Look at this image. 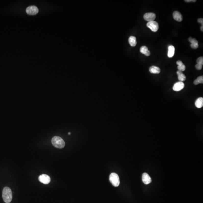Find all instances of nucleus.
<instances>
[{
	"label": "nucleus",
	"mask_w": 203,
	"mask_h": 203,
	"mask_svg": "<svg viewBox=\"0 0 203 203\" xmlns=\"http://www.w3.org/2000/svg\"><path fill=\"white\" fill-rule=\"evenodd\" d=\"M26 12L28 14L34 15L38 13V9L36 6L34 5L30 6L26 9Z\"/></svg>",
	"instance_id": "nucleus-5"
},
{
	"label": "nucleus",
	"mask_w": 203,
	"mask_h": 203,
	"mask_svg": "<svg viewBox=\"0 0 203 203\" xmlns=\"http://www.w3.org/2000/svg\"><path fill=\"white\" fill-rule=\"evenodd\" d=\"M2 198L4 202L10 203L12 201V192L9 187H5L2 191Z\"/></svg>",
	"instance_id": "nucleus-1"
},
{
	"label": "nucleus",
	"mask_w": 203,
	"mask_h": 203,
	"mask_svg": "<svg viewBox=\"0 0 203 203\" xmlns=\"http://www.w3.org/2000/svg\"><path fill=\"white\" fill-rule=\"evenodd\" d=\"M177 73L178 76V79L180 81L183 82L186 80V76L182 73V72L178 71L177 72Z\"/></svg>",
	"instance_id": "nucleus-16"
},
{
	"label": "nucleus",
	"mask_w": 203,
	"mask_h": 203,
	"mask_svg": "<svg viewBox=\"0 0 203 203\" xmlns=\"http://www.w3.org/2000/svg\"><path fill=\"white\" fill-rule=\"evenodd\" d=\"M128 41L129 43L132 47H135L137 45V40L135 36H130Z\"/></svg>",
	"instance_id": "nucleus-17"
},
{
	"label": "nucleus",
	"mask_w": 203,
	"mask_h": 203,
	"mask_svg": "<svg viewBox=\"0 0 203 203\" xmlns=\"http://www.w3.org/2000/svg\"><path fill=\"white\" fill-rule=\"evenodd\" d=\"M191 48H192L193 49H196L197 48H198L199 45L198 44H196V43H193V44H191L190 45Z\"/></svg>",
	"instance_id": "nucleus-21"
},
{
	"label": "nucleus",
	"mask_w": 203,
	"mask_h": 203,
	"mask_svg": "<svg viewBox=\"0 0 203 203\" xmlns=\"http://www.w3.org/2000/svg\"><path fill=\"white\" fill-rule=\"evenodd\" d=\"M144 19L148 21V22L154 21L155 19L156 15L153 12H148L145 13L143 16Z\"/></svg>",
	"instance_id": "nucleus-7"
},
{
	"label": "nucleus",
	"mask_w": 203,
	"mask_h": 203,
	"mask_svg": "<svg viewBox=\"0 0 203 203\" xmlns=\"http://www.w3.org/2000/svg\"><path fill=\"white\" fill-rule=\"evenodd\" d=\"M184 84L182 82L179 81L175 84L173 87V90L176 92H179L182 90L184 87Z\"/></svg>",
	"instance_id": "nucleus-8"
},
{
	"label": "nucleus",
	"mask_w": 203,
	"mask_h": 203,
	"mask_svg": "<svg viewBox=\"0 0 203 203\" xmlns=\"http://www.w3.org/2000/svg\"><path fill=\"white\" fill-rule=\"evenodd\" d=\"M196 69L198 70H201L202 67V65L200 64H197L195 66Z\"/></svg>",
	"instance_id": "nucleus-22"
},
{
	"label": "nucleus",
	"mask_w": 203,
	"mask_h": 203,
	"mask_svg": "<svg viewBox=\"0 0 203 203\" xmlns=\"http://www.w3.org/2000/svg\"><path fill=\"white\" fill-rule=\"evenodd\" d=\"M149 72L152 74H159L160 73V68L155 66H152L149 68Z\"/></svg>",
	"instance_id": "nucleus-11"
},
{
	"label": "nucleus",
	"mask_w": 203,
	"mask_h": 203,
	"mask_svg": "<svg viewBox=\"0 0 203 203\" xmlns=\"http://www.w3.org/2000/svg\"><path fill=\"white\" fill-rule=\"evenodd\" d=\"M195 105L197 108H201L203 106V98L199 97L195 101Z\"/></svg>",
	"instance_id": "nucleus-14"
},
{
	"label": "nucleus",
	"mask_w": 203,
	"mask_h": 203,
	"mask_svg": "<svg viewBox=\"0 0 203 203\" xmlns=\"http://www.w3.org/2000/svg\"><path fill=\"white\" fill-rule=\"evenodd\" d=\"M142 181L145 184H148L152 182L151 178L147 173H144L142 175Z\"/></svg>",
	"instance_id": "nucleus-9"
},
{
	"label": "nucleus",
	"mask_w": 203,
	"mask_h": 203,
	"mask_svg": "<svg viewBox=\"0 0 203 203\" xmlns=\"http://www.w3.org/2000/svg\"><path fill=\"white\" fill-rule=\"evenodd\" d=\"M185 2H195L196 1V0H184Z\"/></svg>",
	"instance_id": "nucleus-24"
},
{
	"label": "nucleus",
	"mask_w": 203,
	"mask_h": 203,
	"mask_svg": "<svg viewBox=\"0 0 203 203\" xmlns=\"http://www.w3.org/2000/svg\"><path fill=\"white\" fill-rule=\"evenodd\" d=\"M109 180L112 184L115 187H118L120 185V181L118 175L115 173H111L109 176Z\"/></svg>",
	"instance_id": "nucleus-3"
},
{
	"label": "nucleus",
	"mask_w": 203,
	"mask_h": 203,
	"mask_svg": "<svg viewBox=\"0 0 203 203\" xmlns=\"http://www.w3.org/2000/svg\"><path fill=\"white\" fill-rule=\"evenodd\" d=\"M175 48L173 46L170 45L168 47V57L169 58H172L175 54Z\"/></svg>",
	"instance_id": "nucleus-13"
},
{
	"label": "nucleus",
	"mask_w": 203,
	"mask_h": 203,
	"mask_svg": "<svg viewBox=\"0 0 203 203\" xmlns=\"http://www.w3.org/2000/svg\"><path fill=\"white\" fill-rule=\"evenodd\" d=\"M68 134H69V135H70L71 134V133L69 132V133H68Z\"/></svg>",
	"instance_id": "nucleus-26"
},
{
	"label": "nucleus",
	"mask_w": 203,
	"mask_h": 203,
	"mask_svg": "<svg viewBox=\"0 0 203 203\" xmlns=\"http://www.w3.org/2000/svg\"><path fill=\"white\" fill-rule=\"evenodd\" d=\"M140 52L141 53L145 55L146 56H150L151 52L148 50V48L146 46H143L141 47L140 49Z\"/></svg>",
	"instance_id": "nucleus-12"
},
{
	"label": "nucleus",
	"mask_w": 203,
	"mask_h": 203,
	"mask_svg": "<svg viewBox=\"0 0 203 203\" xmlns=\"http://www.w3.org/2000/svg\"><path fill=\"white\" fill-rule=\"evenodd\" d=\"M52 143L53 146L58 149H62L65 146V143L61 138L55 136L52 140Z\"/></svg>",
	"instance_id": "nucleus-2"
},
{
	"label": "nucleus",
	"mask_w": 203,
	"mask_h": 203,
	"mask_svg": "<svg viewBox=\"0 0 203 203\" xmlns=\"http://www.w3.org/2000/svg\"><path fill=\"white\" fill-rule=\"evenodd\" d=\"M203 83V76H199L197 79L194 80V85H198L199 84Z\"/></svg>",
	"instance_id": "nucleus-18"
},
{
	"label": "nucleus",
	"mask_w": 203,
	"mask_h": 203,
	"mask_svg": "<svg viewBox=\"0 0 203 203\" xmlns=\"http://www.w3.org/2000/svg\"><path fill=\"white\" fill-rule=\"evenodd\" d=\"M39 181L41 183L45 184H48L50 182V178L49 176L46 174H42L38 178Z\"/></svg>",
	"instance_id": "nucleus-6"
},
{
	"label": "nucleus",
	"mask_w": 203,
	"mask_h": 203,
	"mask_svg": "<svg viewBox=\"0 0 203 203\" xmlns=\"http://www.w3.org/2000/svg\"><path fill=\"white\" fill-rule=\"evenodd\" d=\"M173 17L174 19L178 22H180L183 19L182 15L179 12L175 11L173 12Z\"/></svg>",
	"instance_id": "nucleus-10"
},
{
	"label": "nucleus",
	"mask_w": 203,
	"mask_h": 203,
	"mask_svg": "<svg viewBox=\"0 0 203 203\" xmlns=\"http://www.w3.org/2000/svg\"><path fill=\"white\" fill-rule=\"evenodd\" d=\"M197 21L199 23L201 24L202 26H203V18H199L197 20Z\"/></svg>",
	"instance_id": "nucleus-23"
},
{
	"label": "nucleus",
	"mask_w": 203,
	"mask_h": 203,
	"mask_svg": "<svg viewBox=\"0 0 203 203\" xmlns=\"http://www.w3.org/2000/svg\"><path fill=\"white\" fill-rule=\"evenodd\" d=\"M201 29L202 31H203V26H201Z\"/></svg>",
	"instance_id": "nucleus-25"
},
{
	"label": "nucleus",
	"mask_w": 203,
	"mask_h": 203,
	"mask_svg": "<svg viewBox=\"0 0 203 203\" xmlns=\"http://www.w3.org/2000/svg\"><path fill=\"white\" fill-rule=\"evenodd\" d=\"M177 64L178 65L177 68L178 71H180L181 72L184 71H185L186 67L182 61H180V60L178 61L177 62Z\"/></svg>",
	"instance_id": "nucleus-15"
},
{
	"label": "nucleus",
	"mask_w": 203,
	"mask_h": 203,
	"mask_svg": "<svg viewBox=\"0 0 203 203\" xmlns=\"http://www.w3.org/2000/svg\"><path fill=\"white\" fill-rule=\"evenodd\" d=\"M147 26L154 32H156L158 30L159 24L155 21L148 22L147 24Z\"/></svg>",
	"instance_id": "nucleus-4"
},
{
	"label": "nucleus",
	"mask_w": 203,
	"mask_h": 203,
	"mask_svg": "<svg viewBox=\"0 0 203 203\" xmlns=\"http://www.w3.org/2000/svg\"><path fill=\"white\" fill-rule=\"evenodd\" d=\"M189 40L191 43V44H193V43L198 44V41L195 38H193L192 37H189Z\"/></svg>",
	"instance_id": "nucleus-19"
},
{
	"label": "nucleus",
	"mask_w": 203,
	"mask_h": 203,
	"mask_svg": "<svg viewBox=\"0 0 203 203\" xmlns=\"http://www.w3.org/2000/svg\"><path fill=\"white\" fill-rule=\"evenodd\" d=\"M197 64H200L203 65V57H200L198 58L197 60Z\"/></svg>",
	"instance_id": "nucleus-20"
}]
</instances>
